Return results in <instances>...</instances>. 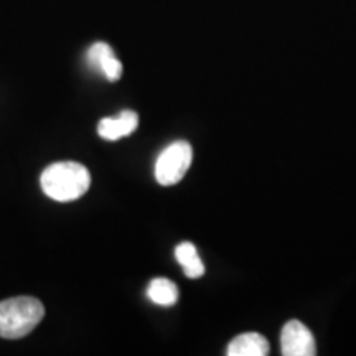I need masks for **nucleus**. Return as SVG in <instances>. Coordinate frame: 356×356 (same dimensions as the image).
Returning <instances> with one entry per match:
<instances>
[{"instance_id": "obj_1", "label": "nucleus", "mask_w": 356, "mask_h": 356, "mask_svg": "<svg viewBox=\"0 0 356 356\" xmlns=\"http://www.w3.org/2000/svg\"><path fill=\"white\" fill-rule=\"evenodd\" d=\"M43 193L60 203L81 198L91 185L89 170L78 162H58L47 167L40 177Z\"/></svg>"}, {"instance_id": "obj_2", "label": "nucleus", "mask_w": 356, "mask_h": 356, "mask_svg": "<svg viewBox=\"0 0 356 356\" xmlns=\"http://www.w3.org/2000/svg\"><path fill=\"white\" fill-rule=\"evenodd\" d=\"M44 317V307L35 297L22 296L0 302V338L19 340L32 333Z\"/></svg>"}, {"instance_id": "obj_3", "label": "nucleus", "mask_w": 356, "mask_h": 356, "mask_svg": "<svg viewBox=\"0 0 356 356\" xmlns=\"http://www.w3.org/2000/svg\"><path fill=\"white\" fill-rule=\"evenodd\" d=\"M193 160L191 145L185 140H177L160 152L155 162V180L162 186L178 184L186 175Z\"/></svg>"}, {"instance_id": "obj_4", "label": "nucleus", "mask_w": 356, "mask_h": 356, "mask_svg": "<svg viewBox=\"0 0 356 356\" xmlns=\"http://www.w3.org/2000/svg\"><path fill=\"white\" fill-rule=\"evenodd\" d=\"M280 348L284 356H314L317 353L314 335L299 320H291L284 325L280 333Z\"/></svg>"}, {"instance_id": "obj_5", "label": "nucleus", "mask_w": 356, "mask_h": 356, "mask_svg": "<svg viewBox=\"0 0 356 356\" xmlns=\"http://www.w3.org/2000/svg\"><path fill=\"white\" fill-rule=\"evenodd\" d=\"M88 63L91 68L99 71L108 81L115 83L122 76V63L114 55L113 48L108 43L97 42L89 47L86 53Z\"/></svg>"}, {"instance_id": "obj_6", "label": "nucleus", "mask_w": 356, "mask_h": 356, "mask_svg": "<svg viewBox=\"0 0 356 356\" xmlns=\"http://www.w3.org/2000/svg\"><path fill=\"white\" fill-rule=\"evenodd\" d=\"M139 126V115L134 111H122L118 118H104L97 124V134L106 140H119L131 136Z\"/></svg>"}, {"instance_id": "obj_7", "label": "nucleus", "mask_w": 356, "mask_h": 356, "mask_svg": "<svg viewBox=\"0 0 356 356\" xmlns=\"http://www.w3.org/2000/svg\"><path fill=\"white\" fill-rule=\"evenodd\" d=\"M228 356H266L269 355V341L259 333H243L228 345Z\"/></svg>"}, {"instance_id": "obj_8", "label": "nucleus", "mask_w": 356, "mask_h": 356, "mask_svg": "<svg viewBox=\"0 0 356 356\" xmlns=\"http://www.w3.org/2000/svg\"><path fill=\"white\" fill-rule=\"evenodd\" d=\"M175 257L188 279H200L204 274V266L200 259L197 248L191 243H181L175 248Z\"/></svg>"}, {"instance_id": "obj_9", "label": "nucleus", "mask_w": 356, "mask_h": 356, "mask_svg": "<svg viewBox=\"0 0 356 356\" xmlns=\"http://www.w3.org/2000/svg\"><path fill=\"white\" fill-rule=\"evenodd\" d=\"M147 297L160 307H172L178 300V287L170 279L157 277L147 287Z\"/></svg>"}]
</instances>
